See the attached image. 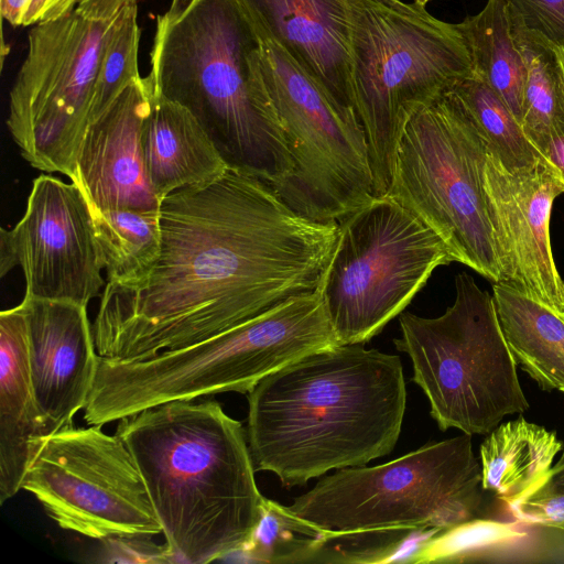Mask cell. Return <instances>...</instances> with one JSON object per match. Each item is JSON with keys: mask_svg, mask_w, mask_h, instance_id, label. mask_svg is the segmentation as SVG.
<instances>
[{"mask_svg": "<svg viewBox=\"0 0 564 564\" xmlns=\"http://www.w3.org/2000/svg\"><path fill=\"white\" fill-rule=\"evenodd\" d=\"M564 50V48H563Z\"/></svg>", "mask_w": 564, "mask_h": 564, "instance_id": "74e56055", "label": "cell"}, {"mask_svg": "<svg viewBox=\"0 0 564 564\" xmlns=\"http://www.w3.org/2000/svg\"><path fill=\"white\" fill-rule=\"evenodd\" d=\"M508 508L520 523L564 531V449L545 478Z\"/></svg>", "mask_w": 564, "mask_h": 564, "instance_id": "4dcf8cb0", "label": "cell"}, {"mask_svg": "<svg viewBox=\"0 0 564 564\" xmlns=\"http://www.w3.org/2000/svg\"><path fill=\"white\" fill-rule=\"evenodd\" d=\"M469 51L473 73L485 80L521 120L525 65L512 35L506 0H487L475 15L457 23Z\"/></svg>", "mask_w": 564, "mask_h": 564, "instance_id": "603a6c76", "label": "cell"}, {"mask_svg": "<svg viewBox=\"0 0 564 564\" xmlns=\"http://www.w3.org/2000/svg\"><path fill=\"white\" fill-rule=\"evenodd\" d=\"M257 37L234 0H172L158 15L147 76L188 109L227 164L272 188L293 171L253 64Z\"/></svg>", "mask_w": 564, "mask_h": 564, "instance_id": "277c9868", "label": "cell"}, {"mask_svg": "<svg viewBox=\"0 0 564 564\" xmlns=\"http://www.w3.org/2000/svg\"><path fill=\"white\" fill-rule=\"evenodd\" d=\"M252 31L254 68L294 161L292 173L273 189L304 217L338 221L375 197L358 116L330 98L275 41Z\"/></svg>", "mask_w": 564, "mask_h": 564, "instance_id": "8fae6325", "label": "cell"}, {"mask_svg": "<svg viewBox=\"0 0 564 564\" xmlns=\"http://www.w3.org/2000/svg\"><path fill=\"white\" fill-rule=\"evenodd\" d=\"M137 18L138 4L130 9L107 42L93 90L89 123L141 77L138 68L141 30Z\"/></svg>", "mask_w": 564, "mask_h": 564, "instance_id": "f1b7e54d", "label": "cell"}, {"mask_svg": "<svg viewBox=\"0 0 564 564\" xmlns=\"http://www.w3.org/2000/svg\"><path fill=\"white\" fill-rule=\"evenodd\" d=\"M481 481L471 435L463 433L386 464L337 469L285 509L321 535L446 530L476 518Z\"/></svg>", "mask_w": 564, "mask_h": 564, "instance_id": "52a82bcc", "label": "cell"}, {"mask_svg": "<svg viewBox=\"0 0 564 564\" xmlns=\"http://www.w3.org/2000/svg\"><path fill=\"white\" fill-rule=\"evenodd\" d=\"M438 529L366 531L319 535L308 563H415Z\"/></svg>", "mask_w": 564, "mask_h": 564, "instance_id": "4316f807", "label": "cell"}, {"mask_svg": "<svg viewBox=\"0 0 564 564\" xmlns=\"http://www.w3.org/2000/svg\"><path fill=\"white\" fill-rule=\"evenodd\" d=\"M151 95L148 77H139L88 124L73 182L91 210H160L162 202L149 178L142 150Z\"/></svg>", "mask_w": 564, "mask_h": 564, "instance_id": "e0dca14e", "label": "cell"}, {"mask_svg": "<svg viewBox=\"0 0 564 564\" xmlns=\"http://www.w3.org/2000/svg\"><path fill=\"white\" fill-rule=\"evenodd\" d=\"M152 535L118 534L100 541L97 562L124 564L175 563L171 550L164 543L156 544Z\"/></svg>", "mask_w": 564, "mask_h": 564, "instance_id": "1f68e13d", "label": "cell"}, {"mask_svg": "<svg viewBox=\"0 0 564 564\" xmlns=\"http://www.w3.org/2000/svg\"><path fill=\"white\" fill-rule=\"evenodd\" d=\"M430 0H415L419 4L425 6Z\"/></svg>", "mask_w": 564, "mask_h": 564, "instance_id": "d590c367", "label": "cell"}, {"mask_svg": "<svg viewBox=\"0 0 564 564\" xmlns=\"http://www.w3.org/2000/svg\"><path fill=\"white\" fill-rule=\"evenodd\" d=\"M464 106L502 165L510 172L546 164L540 151L524 133L503 99L474 73L451 90Z\"/></svg>", "mask_w": 564, "mask_h": 564, "instance_id": "484cf974", "label": "cell"}, {"mask_svg": "<svg viewBox=\"0 0 564 564\" xmlns=\"http://www.w3.org/2000/svg\"><path fill=\"white\" fill-rule=\"evenodd\" d=\"M524 535L516 523L474 518L432 536L419 551L415 563L466 562Z\"/></svg>", "mask_w": 564, "mask_h": 564, "instance_id": "f546056e", "label": "cell"}, {"mask_svg": "<svg viewBox=\"0 0 564 564\" xmlns=\"http://www.w3.org/2000/svg\"><path fill=\"white\" fill-rule=\"evenodd\" d=\"M335 344L317 289L184 348L144 360L99 357L84 420L102 426L172 401L248 393L268 375Z\"/></svg>", "mask_w": 564, "mask_h": 564, "instance_id": "5b68a950", "label": "cell"}, {"mask_svg": "<svg viewBox=\"0 0 564 564\" xmlns=\"http://www.w3.org/2000/svg\"><path fill=\"white\" fill-rule=\"evenodd\" d=\"M487 152V141L449 90L408 122L387 195L434 231L453 261L495 283L503 272L485 189Z\"/></svg>", "mask_w": 564, "mask_h": 564, "instance_id": "9c48e42d", "label": "cell"}, {"mask_svg": "<svg viewBox=\"0 0 564 564\" xmlns=\"http://www.w3.org/2000/svg\"><path fill=\"white\" fill-rule=\"evenodd\" d=\"M22 489L59 528L90 539L162 532L130 451L101 425H68L42 438Z\"/></svg>", "mask_w": 564, "mask_h": 564, "instance_id": "4fadbf2b", "label": "cell"}, {"mask_svg": "<svg viewBox=\"0 0 564 564\" xmlns=\"http://www.w3.org/2000/svg\"><path fill=\"white\" fill-rule=\"evenodd\" d=\"M160 223L148 274L104 288L91 325L101 358L184 348L314 292L338 240V221L297 214L269 184L231 166L167 195Z\"/></svg>", "mask_w": 564, "mask_h": 564, "instance_id": "6da1fadb", "label": "cell"}, {"mask_svg": "<svg viewBox=\"0 0 564 564\" xmlns=\"http://www.w3.org/2000/svg\"><path fill=\"white\" fill-rule=\"evenodd\" d=\"M509 13L527 72L520 123L536 148L550 135L564 133V50Z\"/></svg>", "mask_w": 564, "mask_h": 564, "instance_id": "cb8c5ba5", "label": "cell"}, {"mask_svg": "<svg viewBox=\"0 0 564 564\" xmlns=\"http://www.w3.org/2000/svg\"><path fill=\"white\" fill-rule=\"evenodd\" d=\"M325 93L355 110L345 0H234ZM356 111V110H355Z\"/></svg>", "mask_w": 564, "mask_h": 564, "instance_id": "ac0fdd59", "label": "cell"}, {"mask_svg": "<svg viewBox=\"0 0 564 564\" xmlns=\"http://www.w3.org/2000/svg\"><path fill=\"white\" fill-rule=\"evenodd\" d=\"M142 150L161 202L177 189L215 181L229 166L194 115L153 90L142 129Z\"/></svg>", "mask_w": 564, "mask_h": 564, "instance_id": "ffe728a7", "label": "cell"}, {"mask_svg": "<svg viewBox=\"0 0 564 564\" xmlns=\"http://www.w3.org/2000/svg\"><path fill=\"white\" fill-rule=\"evenodd\" d=\"M451 262L442 239L388 195L346 215L318 288L337 343L368 341Z\"/></svg>", "mask_w": 564, "mask_h": 564, "instance_id": "7c38bea8", "label": "cell"}, {"mask_svg": "<svg viewBox=\"0 0 564 564\" xmlns=\"http://www.w3.org/2000/svg\"><path fill=\"white\" fill-rule=\"evenodd\" d=\"M45 437L29 364L21 303L0 314V503L22 489L29 464Z\"/></svg>", "mask_w": 564, "mask_h": 564, "instance_id": "d6986e66", "label": "cell"}, {"mask_svg": "<svg viewBox=\"0 0 564 564\" xmlns=\"http://www.w3.org/2000/svg\"><path fill=\"white\" fill-rule=\"evenodd\" d=\"M248 403L256 471H271L286 487L305 485L392 452L406 405L401 359L336 344L261 379Z\"/></svg>", "mask_w": 564, "mask_h": 564, "instance_id": "7a4b0ae2", "label": "cell"}, {"mask_svg": "<svg viewBox=\"0 0 564 564\" xmlns=\"http://www.w3.org/2000/svg\"><path fill=\"white\" fill-rule=\"evenodd\" d=\"M485 189L500 249L502 282L564 311V281L550 237L553 203L564 193L563 184L546 164L510 172L488 150Z\"/></svg>", "mask_w": 564, "mask_h": 564, "instance_id": "9a60e30c", "label": "cell"}, {"mask_svg": "<svg viewBox=\"0 0 564 564\" xmlns=\"http://www.w3.org/2000/svg\"><path fill=\"white\" fill-rule=\"evenodd\" d=\"M91 215L107 283L129 285L143 279L160 252V210L108 209Z\"/></svg>", "mask_w": 564, "mask_h": 564, "instance_id": "d4e9b609", "label": "cell"}, {"mask_svg": "<svg viewBox=\"0 0 564 564\" xmlns=\"http://www.w3.org/2000/svg\"><path fill=\"white\" fill-rule=\"evenodd\" d=\"M29 364L45 437L73 425L94 384L99 356L87 307L23 297Z\"/></svg>", "mask_w": 564, "mask_h": 564, "instance_id": "2e32d148", "label": "cell"}, {"mask_svg": "<svg viewBox=\"0 0 564 564\" xmlns=\"http://www.w3.org/2000/svg\"><path fill=\"white\" fill-rule=\"evenodd\" d=\"M354 105L365 131L373 195L390 189L410 119L473 74L457 25L402 0H345Z\"/></svg>", "mask_w": 564, "mask_h": 564, "instance_id": "8992f818", "label": "cell"}, {"mask_svg": "<svg viewBox=\"0 0 564 564\" xmlns=\"http://www.w3.org/2000/svg\"><path fill=\"white\" fill-rule=\"evenodd\" d=\"M19 267L25 297L87 307L106 283L90 207L79 186L47 174L32 183L26 209L0 230V276Z\"/></svg>", "mask_w": 564, "mask_h": 564, "instance_id": "5bb4252c", "label": "cell"}, {"mask_svg": "<svg viewBox=\"0 0 564 564\" xmlns=\"http://www.w3.org/2000/svg\"><path fill=\"white\" fill-rule=\"evenodd\" d=\"M492 292L517 365L540 389L564 393L563 311L506 282H495Z\"/></svg>", "mask_w": 564, "mask_h": 564, "instance_id": "44dd1931", "label": "cell"}, {"mask_svg": "<svg viewBox=\"0 0 564 564\" xmlns=\"http://www.w3.org/2000/svg\"><path fill=\"white\" fill-rule=\"evenodd\" d=\"M536 149L564 186V133L550 135Z\"/></svg>", "mask_w": 564, "mask_h": 564, "instance_id": "e575fe53", "label": "cell"}, {"mask_svg": "<svg viewBox=\"0 0 564 564\" xmlns=\"http://www.w3.org/2000/svg\"><path fill=\"white\" fill-rule=\"evenodd\" d=\"M80 0H0V12L12 26H30L59 20Z\"/></svg>", "mask_w": 564, "mask_h": 564, "instance_id": "836d02e7", "label": "cell"}, {"mask_svg": "<svg viewBox=\"0 0 564 564\" xmlns=\"http://www.w3.org/2000/svg\"><path fill=\"white\" fill-rule=\"evenodd\" d=\"M563 316H564V311H563Z\"/></svg>", "mask_w": 564, "mask_h": 564, "instance_id": "8d00e7d4", "label": "cell"}, {"mask_svg": "<svg viewBox=\"0 0 564 564\" xmlns=\"http://www.w3.org/2000/svg\"><path fill=\"white\" fill-rule=\"evenodd\" d=\"M562 447L556 432L523 416L499 424L479 449L484 490L507 505L522 498L545 478Z\"/></svg>", "mask_w": 564, "mask_h": 564, "instance_id": "7402d4cb", "label": "cell"}, {"mask_svg": "<svg viewBox=\"0 0 564 564\" xmlns=\"http://www.w3.org/2000/svg\"><path fill=\"white\" fill-rule=\"evenodd\" d=\"M319 535L285 506L264 497L257 525L236 553L253 563H308Z\"/></svg>", "mask_w": 564, "mask_h": 564, "instance_id": "83f0119b", "label": "cell"}, {"mask_svg": "<svg viewBox=\"0 0 564 564\" xmlns=\"http://www.w3.org/2000/svg\"><path fill=\"white\" fill-rule=\"evenodd\" d=\"M116 434L141 474L174 562L236 553L257 525L247 430L213 399L172 401L119 420Z\"/></svg>", "mask_w": 564, "mask_h": 564, "instance_id": "3957f363", "label": "cell"}, {"mask_svg": "<svg viewBox=\"0 0 564 564\" xmlns=\"http://www.w3.org/2000/svg\"><path fill=\"white\" fill-rule=\"evenodd\" d=\"M455 291L453 305L438 317L402 313L401 338L393 341L412 360L413 381L427 397L438 427L487 435L530 404L494 296L466 272L456 275Z\"/></svg>", "mask_w": 564, "mask_h": 564, "instance_id": "ba28073f", "label": "cell"}, {"mask_svg": "<svg viewBox=\"0 0 564 564\" xmlns=\"http://www.w3.org/2000/svg\"><path fill=\"white\" fill-rule=\"evenodd\" d=\"M529 29L564 48V0H506Z\"/></svg>", "mask_w": 564, "mask_h": 564, "instance_id": "d6a6232c", "label": "cell"}, {"mask_svg": "<svg viewBox=\"0 0 564 564\" xmlns=\"http://www.w3.org/2000/svg\"><path fill=\"white\" fill-rule=\"evenodd\" d=\"M137 0H80L68 15L31 29L10 90L8 129L43 172L76 178L95 80L107 42Z\"/></svg>", "mask_w": 564, "mask_h": 564, "instance_id": "30bf717a", "label": "cell"}]
</instances>
